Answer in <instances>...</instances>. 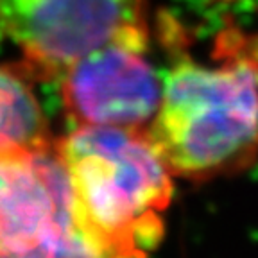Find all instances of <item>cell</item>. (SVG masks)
Here are the masks:
<instances>
[{
    "instance_id": "cell-1",
    "label": "cell",
    "mask_w": 258,
    "mask_h": 258,
    "mask_svg": "<svg viewBox=\"0 0 258 258\" xmlns=\"http://www.w3.org/2000/svg\"><path fill=\"white\" fill-rule=\"evenodd\" d=\"M174 176L210 179L258 156V32L226 29L208 57L177 50L147 129Z\"/></svg>"
},
{
    "instance_id": "cell-2",
    "label": "cell",
    "mask_w": 258,
    "mask_h": 258,
    "mask_svg": "<svg viewBox=\"0 0 258 258\" xmlns=\"http://www.w3.org/2000/svg\"><path fill=\"white\" fill-rule=\"evenodd\" d=\"M77 224L109 258H147L165 231L172 170L147 131L79 125L56 142Z\"/></svg>"
},
{
    "instance_id": "cell-3",
    "label": "cell",
    "mask_w": 258,
    "mask_h": 258,
    "mask_svg": "<svg viewBox=\"0 0 258 258\" xmlns=\"http://www.w3.org/2000/svg\"><path fill=\"white\" fill-rule=\"evenodd\" d=\"M149 31L108 41L59 76L64 111L74 127L147 131L163 93V74L151 56Z\"/></svg>"
},
{
    "instance_id": "cell-4",
    "label": "cell",
    "mask_w": 258,
    "mask_h": 258,
    "mask_svg": "<svg viewBox=\"0 0 258 258\" xmlns=\"http://www.w3.org/2000/svg\"><path fill=\"white\" fill-rule=\"evenodd\" d=\"M81 230L56 144L0 153V254H20Z\"/></svg>"
},
{
    "instance_id": "cell-5",
    "label": "cell",
    "mask_w": 258,
    "mask_h": 258,
    "mask_svg": "<svg viewBox=\"0 0 258 258\" xmlns=\"http://www.w3.org/2000/svg\"><path fill=\"white\" fill-rule=\"evenodd\" d=\"M54 145L47 118L27 74L0 64V153Z\"/></svg>"
},
{
    "instance_id": "cell-6",
    "label": "cell",
    "mask_w": 258,
    "mask_h": 258,
    "mask_svg": "<svg viewBox=\"0 0 258 258\" xmlns=\"http://www.w3.org/2000/svg\"><path fill=\"white\" fill-rule=\"evenodd\" d=\"M0 258H109L83 230L72 231L57 240L47 242L20 254H0Z\"/></svg>"
}]
</instances>
